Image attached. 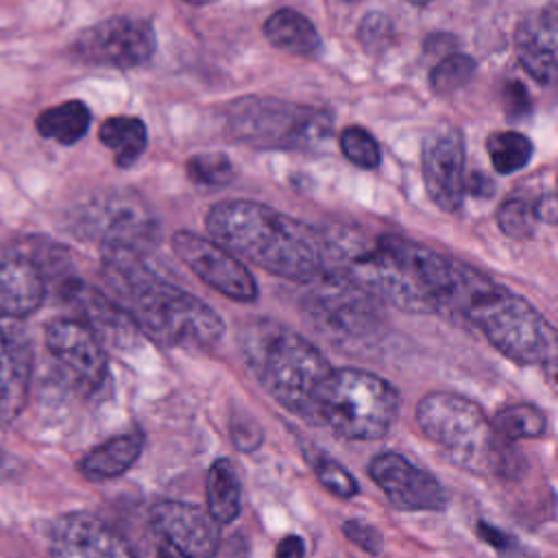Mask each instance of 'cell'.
I'll return each instance as SVG.
<instances>
[{
	"mask_svg": "<svg viewBox=\"0 0 558 558\" xmlns=\"http://www.w3.org/2000/svg\"><path fill=\"white\" fill-rule=\"evenodd\" d=\"M340 148H342V155L357 168L371 170V168H377L381 161L379 146L364 126H347L340 133Z\"/></svg>",
	"mask_w": 558,
	"mask_h": 558,
	"instance_id": "obj_31",
	"label": "cell"
},
{
	"mask_svg": "<svg viewBox=\"0 0 558 558\" xmlns=\"http://www.w3.org/2000/svg\"><path fill=\"white\" fill-rule=\"evenodd\" d=\"M342 532L360 549H364L368 554H379L381 551V536H379V532L371 523L353 519V521H347L342 525Z\"/></svg>",
	"mask_w": 558,
	"mask_h": 558,
	"instance_id": "obj_35",
	"label": "cell"
},
{
	"mask_svg": "<svg viewBox=\"0 0 558 558\" xmlns=\"http://www.w3.org/2000/svg\"><path fill=\"white\" fill-rule=\"evenodd\" d=\"M46 294L39 264L26 253H0V318L33 314Z\"/></svg>",
	"mask_w": 558,
	"mask_h": 558,
	"instance_id": "obj_18",
	"label": "cell"
},
{
	"mask_svg": "<svg viewBox=\"0 0 558 558\" xmlns=\"http://www.w3.org/2000/svg\"><path fill=\"white\" fill-rule=\"evenodd\" d=\"M31 353L9 329H0V427L13 423L28 395Z\"/></svg>",
	"mask_w": 558,
	"mask_h": 558,
	"instance_id": "obj_21",
	"label": "cell"
},
{
	"mask_svg": "<svg viewBox=\"0 0 558 558\" xmlns=\"http://www.w3.org/2000/svg\"><path fill=\"white\" fill-rule=\"evenodd\" d=\"M486 150L497 172L512 174L527 166L532 157V142L517 131H497L486 140Z\"/></svg>",
	"mask_w": 558,
	"mask_h": 558,
	"instance_id": "obj_28",
	"label": "cell"
},
{
	"mask_svg": "<svg viewBox=\"0 0 558 558\" xmlns=\"http://www.w3.org/2000/svg\"><path fill=\"white\" fill-rule=\"evenodd\" d=\"M100 142L113 153V159L120 168L133 166L146 148V126L140 118L133 116H113L100 124Z\"/></svg>",
	"mask_w": 558,
	"mask_h": 558,
	"instance_id": "obj_25",
	"label": "cell"
},
{
	"mask_svg": "<svg viewBox=\"0 0 558 558\" xmlns=\"http://www.w3.org/2000/svg\"><path fill=\"white\" fill-rule=\"evenodd\" d=\"M368 475L399 510H442L447 506V493L440 482L401 453L386 451L375 456L368 464Z\"/></svg>",
	"mask_w": 558,
	"mask_h": 558,
	"instance_id": "obj_13",
	"label": "cell"
},
{
	"mask_svg": "<svg viewBox=\"0 0 558 558\" xmlns=\"http://www.w3.org/2000/svg\"><path fill=\"white\" fill-rule=\"evenodd\" d=\"M135 558H183L177 549H172L161 536L155 534V538H148L144 549L135 554Z\"/></svg>",
	"mask_w": 558,
	"mask_h": 558,
	"instance_id": "obj_38",
	"label": "cell"
},
{
	"mask_svg": "<svg viewBox=\"0 0 558 558\" xmlns=\"http://www.w3.org/2000/svg\"><path fill=\"white\" fill-rule=\"evenodd\" d=\"M207 512L216 523H231L240 514L242 484L231 460L220 458L207 471Z\"/></svg>",
	"mask_w": 558,
	"mask_h": 558,
	"instance_id": "obj_24",
	"label": "cell"
},
{
	"mask_svg": "<svg viewBox=\"0 0 558 558\" xmlns=\"http://www.w3.org/2000/svg\"><path fill=\"white\" fill-rule=\"evenodd\" d=\"M416 421L432 442L473 473L508 477L519 471L512 445L493 429L484 410L462 395L442 390L425 395L416 405Z\"/></svg>",
	"mask_w": 558,
	"mask_h": 558,
	"instance_id": "obj_5",
	"label": "cell"
},
{
	"mask_svg": "<svg viewBox=\"0 0 558 558\" xmlns=\"http://www.w3.org/2000/svg\"><path fill=\"white\" fill-rule=\"evenodd\" d=\"M50 554L52 558H135L133 547L89 512H70L54 521Z\"/></svg>",
	"mask_w": 558,
	"mask_h": 558,
	"instance_id": "obj_16",
	"label": "cell"
},
{
	"mask_svg": "<svg viewBox=\"0 0 558 558\" xmlns=\"http://www.w3.org/2000/svg\"><path fill=\"white\" fill-rule=\"evenodd\" d=\"M532 209H534L536 220H543L549 225L556 222V196L551 192L543 194L536 203H532Z\"/></svg>",
	"mask_w": 558,
	"mask_h": 558,
	"instance_id": "obj_39",
	"label": "cell"
},
{
	"mask_svg": "<svg viewBox=\"0 0 558 558\" xmlns=\"http://www.w3.org/2000/svg\"><path fill=\"white\" fill-rule=\"evenodd\" d=\"M458 316L466 318L497 351L519 364H538L551 355L554 331L541 312L488 277H482L473 288Z\"/></svg>",
	"mask_w": 558,
	"mask_h": 558,
	"instance_id": "obj_6",
	"label": "cell"
},
{
	"mask_svg": "<svg viewBox=\"0 0 558 558\" xmlns=\"http://www.w3.org/2000/svg\"><path fill=\"white\" fill-rule=\"evenodd\" d=\"M556 9H541L525 15L514 33V48L523 70L541 81L551 83L556 78Z\"/></svg>",
	"mask_w": 558,
	"mask_h": 558,
	"instance_id": "obj_19",
	"label": "cell"
},
{
	"mask_svg": "<svg viewBox=\"0 0 558 558\" xmlns=\"http://www.w3.org/2000/svg\"><path fill=\"white\" fill-rule=\"evenodd\" d=\"M504 102H506V109L512 111V113H525L527 107H530V98H527V92L521 83H514L510 81L506 87H504Z\"/></svg>",
	"mask_w": 558,
	"mask_h": 558,
	"instance_id": "obj_37",
	"label": "cell"
},
{
	"mask_svg": "<svg viewBox=\"0 0 558 558\" xmlns=\"http://www.w3.org/2000/svg\"><path fill=\"white\" fill-rule=\"evenodd\" d=\"M303 299V312L329 342L340 347L366 344L379 331L375 299L336 272L314 281Z\"/></svg>",
	"mask_w": 558,
	"mask_h": 558,
	"instance_id": "obj_9",
	"label": "cell"
},
{
	"mask_svg": "<svg viewBox=\"0 0 558 558\" xmlns=\"http://www.w3.org/2000/svg\"><path fill=\"white\" fill-rule=\"evenodd\" d=\"M214 240L235 257L290 281L314 283L331 272L325 233L255 201H222L205 220Z\"/></svg>",
	"mask_w": 558,
	"mask_h": 558,
	"instance_id": "obj_2",
	"label": "cell"
},
{
	"mask_svg": "<svg viewBox=\"0 0 558 558\" xmlns=\"http://www.w3.org/2000/svg\"><path fill=\"white\" fill-rule=\"evenodd\" d=\"M52 357L83 386L96 388L107 373V355L100 338L76 318H54L44 329Z\"/></svg>",
	"mask_w": 558,
	"mask_h": 558,
	"instance_id": "obj_15",
	"label": "cell"
},
{
	"mask_svg": "<svg viewBox=\"0 0 558 558\" xmlns=\"http://www.w3.org/2000/svg\"><path fill=\"white\" fill-rule=\"evenodd\" d=\"M185 172L196 185L205 187H222L235 177L233 163L222 153H201L190 157L185 163Z\"/></svg>",
	"mask_w": 558,
	"mask_h": 558,
	"instance_id": "obj_30",
	"label": "cell"
},
{
	"mask_svg": "<svg viewBox=\"0 0 558 558\" xmlns=\"http://www.w3.org/2000/svg\"><path fill=\"white\" fill-rule=\"evenodd\" d=\"M63 296L78 307V312L83 314V323L100 338V342L102 338H107L109 342L124 347L135 340L137 325L133 323L129 312L120 303L109 301L96 288L70 279L63 283Z\"/></svg>",
	"mask_w": 558,
	"mask_h": 558,
	"instance_id": "obj_20",
	"label": "cell"
},
{
	"mask_svg": "<svg viewBox=\"0 0 558 558\" xmlns=\"http://www.w3.org/2000/svg\"><path fill=\"white\" fill-rule=\"evenodd\" d=\"M475 74V61L460 52L445 54L429 72V85L438 96H447L464 87Z\"/></svg>",
	"mask_w": 558,
	"mask_h": 558,
	"instance_id": "obj_29",
	"label": "cell"
},
{
	"mask_svg": "<svg viewBox=\"0 0 558 558\" xmlns=\"http://www.w3.org/2000/svg\"><path fill=\"white\" fill-rule=\"evenodd\" d=\"M233 440L240 449H255L262 442V432L253 418H235L233 421Z\"/></svg>",
	"mask_w": 558,
	"mask_h": 558,
	"instance_id": "obj_36",
	"label": "cell"
},
{
	"mask_svg": "<svg viewBox=\"0 0 558 558\" xmlns=\"http://www.w3.org/2000/svg\"><path fill=\"white\" fill-rule=\"evenodd\" d=\"M150 521L153 532L183 558H214L218 551V523L201 506L159 501L150 510Z\"/></svg>",
	"mask_w": 558,
	"mask_h": 558,
	"instance_id": "obj_14",
	"label": "cell"
},
{
	"mask_svg": "<svg viewBox=\"0 0 558 558\" xmlns=\"http://www.w3.org/2000/svg\"><path fill=\"white\" fill-rule=\"evenodd\" d=\"M172 251L201 281H205L216 292L242 303L257 299V283L253 275L216 240H207L190 231H179L172 238Z\"/></svg>",
	"mask_w": 558,
	"mask_h": 558,
	"instance_id": "obj_11",
	"label": "cell"
},
{
	"mask_svg": "<svg viewBox=\"0 0 558 558\" xmlns=\"http://www.w3.org/2000/svg\"><path fill=\"white\" fill-rule=\"evenodd\" d=\"M331 272L375 301L408 312H458L475 268L403 235H366L355 229L325 233Z\"/></svg>",
	"mask_w": 558,
	"mask_h": 558,
	"instance_id": "obj_1",
	"label": "cell"
},
{
	"mask_svg": "<svg viewBox=\"0 0 558 558\" xmlns=\"http://www.w3.org/2000/svg\"><path fill=\"white\" fill-rule=\"evenodd\" d=\"M303 556H305V547L299 536H286L275 551V558H303Z\"/></svg>",
	"mask_w": 558,
	"mask_h": 558,
	"instance_id": "obj_40",
	"label": "cell"
},
{
	"mask_svg": "<svg viewBox=\"0 0 558 558\" xmlns=\"http://www.w3.org/2000/svg\"><path fill=\"white\" fill-rule=\"evenodd\" d=\"M360 44L368 52H384L395 41V24L384 13H368L360 22Z\"/></svg>",
	"mask_w": 558,
	"mask_h": 558,
	"instance_id": "obj_34",
	"label": "cell"
},
{
	"mask_svg": "<svg viewBox=\"0 0 558 558\" xmlns=\"http://www.w3.org/2000/svg\"><path fill=\"white\" fill-rule=\"evenodd\" d=\"M408 2H412V4H425V2H429V0H408Z\"/></svg>",
	"mask_w": 558,
	"mask_h": 558,
	"instance_id": "obj_43",
	"label": "cell"
},
{
	"mask_svg": "<svg viewBox=\"0 0 558 558\" xmlns=\"http://www.w3.org/2000/svg\"><path fill=\"white\" fill-rule=\"evenodd\" d=\"M314 471L318 475V482L329 490L333 493L336 497H342V499H349L357 493V482L355 477L342 466L338 464L336 460H329L325 456H316L314 458Z\"/></svg>",
	"mask_w": 558,
	"mask_h": 558,
	"instance_id": "obj_33",
	"label": "cell"
},
{
	"mask_svg": "<svg viewBox=\"0 0 558 558\" xmlns=\"http://www.w3.org/2000/svg\"><path fill=\"white\" fill-rule=\"evenodd\" d=\"M85 225L102 240V246H129L140 251L155 233V220L140 198L113 194L100 198L87 214Z\"/></svg>",
	"mask_w": 558,
	"mask_h": 558,
	"instance_id": "obj_17",
	"label": "cell"
},
{
	"mask_svg": "<svg viewBox=\"0 0 558 558\" xmlns=\"http://www.w3.org/2000/svg\"><path fill=\"white\" fill-rule=\"evenodd\" d=\"M497 225L510 238H527L534 231L536 216L532 203L523 198H508L497 209Z\"/></svg>",
	"mask_w": 558,
	"mask_h": 558,
	"instance_id": "obj_32",
	"label": "cell"
},
{
	"mask_svg": "<svg viewBox=\"0 0 558 558\" xmlns=\"http://www.w3.org/2000/svg\"><path fill=\"white\" fill-rule=\"evenodd\" d=\"M471 192V194H480V196H488L493 192V185L486 177L482 174H473L469 179H464V192Z\"/></svg>",
	"mask_w": 558,
	"mask_h": 558,
	"instance_id": "obj_41",
	"label": "cell"
},
{
	"mask_svg": "<svg viewBox=\"0 0 558 558\" xmlns=\"http://www.w3.org/2000/svg\"><path fill=\"white\" fill-rule=\"evenodd\" d=\"M107 279L137 329L166 347L207 349L222 336L220 316L198 296L155 275L140 251L105 246Z\"/></svg>",
	"mask_w": 558,
	"mask_h": 558,
	"instance_id": "obj_3",
	"label": "cell"
},
{
	"mask_svg": "<svg viewBox=\"0 0 558 558\" xmlns=\"http://www.w3.org/2000/svg\"><path fill=\"white\" fill-rule=\"evenodd\" d=\"M240 347L264 390L286 410L316 423L318 392L331 373L325 355L275 320H251L242 327Z\"/></svg>",
	"mask_w": 558,
	"mask_h": 558,
	"instance_id": "obj_4",
	"label": "cell"
},
{
	"mask_svg": "<svg viewBox=\"0 0 558 558\" xmlns=\"http://www.w3.org/2000/svg\"><path fill=\"white\" fill-rule=\"evenodd\" d=\"M329 111L277 98H242L229 107L227 131L266 150H314L331 135Z\"/></svg>",
	"mask_w": 558,
	"mask_h": 558,
	"instance_id": "obj_8",
	"label": "cell"
},
{
	"mask_svg": "<svg viewBox=\"0 0 558 558\" xmlns=\"http://www.w3.org/2000/svg\"><path fill=\"white\" fill-rule=\"evenodd\" d=\"M423 179L429 198L442 211H456L464 198V140L451 124L432 129L423 140Z\"/></svg>",
	"mask_w": 558,
	"mask_h": 558,
	"instance_id": "obj_12",
	"label": "cell"
},
{
	"mask_svg": "<svg viewBox=\"0 0 558 558\" xmlns=\"http://www.w3.org/2000/svg\"><path fill=\"white\" fill-rule=\"evenodd\" d=\"M89 120H92L89 109L81 100H68L50 109H44L37 116L35 126L41 137L70 146V144H76L87 133Z\"/></svg>",
	"mask_w": 558,
	"mask_h": 558,
	"instance_id": "obj_26",
	"label": "cell"
},
{
	"mask_svg": "<svg viewBox=\"0 0 558 558\" xmlns=\"http://www.w3.org/2000/svg\"><path fill=\"white\" fill-rule=\"evenodd\" d=\"M155 31L146 20L109 17L76 35L72 52L89 65L102 68H140L155 52Z\"/></svg>",
	"mask_w": 558,
	"mask_h": 558,
	"instance_id": "obj_10",
	"label": "cell"
},
{
	"mask_svg": "<svg viewBox=\"0 0 558 558\" xmlns=\"http://www.w3.org/2000/svg\"><path fill=\"white\" fill-rule=\"evenodd\" d=\"M140 451H142V434L137 432L122 434L92 449L83 458L81 471L87 480H96V482L111 480L122 475L140 458Z\"/></svg>",
	"mask_w": 558,
	"mask_h": 558,
	"instance_id": "obj_23",
	"label": "cell"
},
{
	"mask_svg": "<svg viewBox=\"0 0 558 558\" xmlns=\"http://www.w3.org/2000/svg\"><path fill=\"white\" fill-rule=\"evenodd\" d=\"M397 412L395 386L360 368H331L316 401V423L355 440L381 438L392 427Z\"/></svg>",
	"mask_w": 558,
	"mask_h": 558,
	"instance_id": "obj_7",
	"label": "cell"
},
{
	"mask_svg": "<svg viewBox=\"0 0 558 558\" xmlns=\"http://www.w3.org/2000/svg\"><path fill=\"white\" fill-rule=\"evenodd\" d=\"M490 425L508 442L519 438H538L547 429L545 414L530 403H514L501 408L490 418Z\"/></svg>",
	"mask_w": 558,
	"mask_h": 558,
	"instance_id": "obj_27",
	"label": "cell"
},
{
	"mask_svg": "<svg viewBox=\"0 0 558 558\" xmlns=\"http://www.w3.org/2000/svg\"><path fill=\"white\" fill-rule=\"evenodd\" d=\"M183 2H190V4H209L214 0H183Z\"/></svg>",
	"mask_w": 558,
	"mask_h": 558,
	"instance_id": "obj_42",
	"label": "cell"
},
{
	"mask_svg": "<svg viewBox=\"0 0 558 558\" xmlns=\"http://www.w3.org/2000/svg\"><path fill=\"white\" fill-rule=\"evenodd\" d=\"M264 35L275 48L294 57H314L320 50V35L314 24L292 9L275 11L264 24Z\"/></svg>",
	"mask_w": 558,
	"mask_h": 558,
	"instance_id": "obj_22",
	"label": "cell"
}]
</instances>
